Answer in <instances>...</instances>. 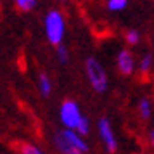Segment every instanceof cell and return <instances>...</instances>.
Here are the masks:
<instances>
[{"instance_id":"8992f818","label":"cell","mask_w":154,"mask_h":154,"mask_svg":"<svg viewBox=\"0 0 154 154\" xmlns=\"http://www.w3.org/2000/svg\"><path fill=\"white\" fill-rule=\"evenodd\" d=\"M116 66H118V71L121 73V75H125V76H130L133 71H135V68H137L133 54H132V52H130L128 49L119 50L118 57H116Z\"/></svg>"},{"instance_id":"52a82bcc","label":"cell","mask_w":154,"mask_h":154,"mask_svg":"<svg viewBox=\"0 0 154 154\" xmlns=\"http://www.w3.org/2000/svg\"><path fill=\"white\" fill-rule=\"evenodd\" d=\"M152 66H154V56L151 54V52L144 54V56L140 57L139 64H137V69H139L140 76L142 78L149 76V73H151V69H152Z\"/></svg>"},{"instance_id":"7c38bea8","label":"cell","mask_w":154,"mask_h":154,"mask_svg":"<svg viewBox=\"0 0 154 154\" xmlns=\"http://www.w3.org/2000/svg\"><path fill=\"white\" fill-rule=\"evenodd\" d=\"M57 59L61 61V64H68L69 63V50L66 49L64 43L57 45Z\"/></svg>"},{"instance_id":"5b68a950","label":"cell","mask_w":154,"mask_h":154,"mask_svg":"<svg viewBox=\"0 0 154 154\" xmlns=\"http://www.w3.org/2000/svg\"><path fill=\"white\" fill-rule=\"evenodd\" d=\"M97 132H99V137H100V142L102 146L106 147L107 152H116L118 149V140H116V135L112 132V126L109 123L107 118H100L97 121Z\"/></svg>"},{"instance_id":"5bb4252c","label":"cell","mask_w":154,"mask_h":154,"mask_svg":"<svg viewBox=\"0 0 154 154\" xmlns=\"http://www.w3.org/2000/svg\"><path fill=\"white\" fill-rule=\"evenodd\" d=\"M76 132L82 133V135H88V133H90V121H88V118H87V116H83V118H82V121L78 123Z\"/></svg>"},{"instance_id":"9a60e30c","label":"cell","mask_w":154,"mask_h":154,"mask_svg":"<svg viewBox=\"0 0 154 154\" xmlns=\"http://www.w3.org/2000/svg\"><path fill=\"white\" fill-rule=\"evenodd\" d=\"M21 152H24V154H42V149H38L36 146L24 144V146H21Z\"/></svg>"},{"instance_id":"2e32d148","label":"cell","mask_w":154,"mask_h":154,"mask_svg":"<svg viewBox=\"0 0 154 154\" xmlns=\"http://www.w3.org/2000/svg\"><path fill=\"white\" fill-rule=\"evenodd\" d=\"M149 140H151V144L154 146V130H152L151 133H149Z\"/></svg>"},{"instance_id":"4fadbf2b","label":"cell","mask_w":154,"mask_h":154,"mask_svg":"<svg viewBox=\"0 0 154 154\" xmlns=\"http://www.w3.org/2000/svg\"><path fill=\"white\" fill-rule=\"evenodd\" d=\"M125 40H126L128 45H137V43L140 42V33L137 29H128L125 33Z\"/></svg>"},{"instance_id":"6da1fadb","label":"cell","mask_w":154,"mask_h":154,"mask_svg":"<svg viewBox=\"0 0 154 154\" xmlns=\"http://www.w3.org/2000/svg\"><path fill=\"white\" fill-rule=\"evenodd\" d=\"M54 147L63 154H85L88 152V144L83 140V135L73 128H64L54 135Z\"/></svg>"},{"instance_id":"3957f363","label":"cell","mask_w":154,"mask_h":154,"mask_svg":"<svg viewBox=\"0 0 154 154\" xmlns=\"http://www.w3.org/2000/svg\"><path fill=\"white\" fill-rule=\"evenodd\" d=\"M43 29H45V36L49 43L52 45H61L64 40V35H66V21H64V16L52 9L50 12H47L45 19H43Z\"/></svg>"},{"instance_id":"30bf717a","label":"cell","mask_w":154,"mask_h":154,"mask_svg":"<svg viewBox=\"0 0 154 154\" xmlns=\"http://www.w3.org/2000/svg\"><path fill=\"white\" fill-rule=\"evenodd\" d=\"M14 5L21 12H29L38 5V0H14Z\"/></svg>"},{"instance_id":"9c48e42d","label":"cell","mask_w":154,"mask_h":154,"mask_svg":"<svg viewBox=\"0 0 154 154\" xmlns=\"http://www.w3.org/2000/svg\"><path fill=\"white\" fill-rule=\"evenodd\" d=\"M139 116L142 119H149L152 116V104L149 99H140L139 100Z\"/></svg>"},{"instance_id":"ba28073f","label":"cell","mask_w":154,"mask_h":154,"mask_svg":"<svg viewBox=\"0 0 154 154\" xmlns=\"http://www.w3.org/2000/svg\"><path fill=\"white\" fill-rule=\"evenodd\" d=\"M38 90H40V94L43 97H49L52 94V82H50V78L45 73L38 75Z\"/></svg>"},{"instance_id":"7a4b0ae2","label":"cell","mask_w":154,"mask_h":154,"mask_svg":"<svg viewBox=\"0 0 154 154\" xmlns=\"http://www.w3.org/2000/svg\"><path fill=\"white\" fill-rule=\"evenodd\" d=\"M85 76H87L94 92L104 94L107 90V87H109L107 73H106L104 66L99 63L95 57H87L85 59Z\"/></svg>"},{"instance_id":"8fae6325","label":"cell","mask_w":154,"mask_h":154,"mask_svg":"<svg viewBox=\"0 0 154 154\" xmlns=\"http://www.w3.org/2000/svg\"><path fill=\"white\" fill-rule=\"evenodd\" d=\"M126 5H128V0H107V4H106L107 11H111V12H119Z\"/></svg>"},{"instance_id":"277c9868","label":"cell","mask_w":154,"mask_h":154,"mask_svg":"<svg viewBox=\"0 0 154 154\" xmlns=\"http://www.w3.org/2000/svg\"><path fill=\"white\" fill-rule=\"evenodd\" d=\"M83 118V114L80 111V106L75 102V100H64L63 104H61V109H59V119H61V123L64 125V128H73V130H76L78 123L82 121Z\"/></svg>"}]
</instances>
